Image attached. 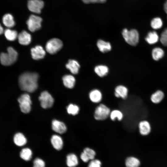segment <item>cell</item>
<instances>
[{"mask_svg": "<svg viewBox=\"0 0 167 167\" xmlns=\"http://www.w3.org/2000/svg\"><path fill=\"white\" fill-rule=\"evenodd\" d=\"M38 75L36 73L25 72L20 75L19 85L22 90L29 92L35 91L37 88Z\"/></svg>", "mask_w": 167, "mask_h": 167, "instance_id": "obj_1", "label": "cell"}, {"mask_svg": "<svg viewBox=\"0 0 167 167\" xmlns=\"http://www.w3.org/2000/svg\"><path fill=\"white\" fill-rule=\"evenodd\" d=\"M18 53L12 47H10L7 49V53H2L0 54V61L4 66H10L16 61Z\"/></svg>", "mask_w": 167, "mask_h": 167, "instance_id": "obj_2", "label": "cell"}, {"mask_svg": "<svg viewBox=\"0 0 167 167\" xmlns=\"http://www.w3.org/2000/svg\"><path fill=\"white\" fill-rule=\"evenodd\" d=\"M122 35L125 41L130 45L135 46L139 42V33L135 29L129 30L124 28L122 30Z\"/></svg>", "mask_w": 167, "mask_h": 167, "instance_id": "obj_3", "label": "cell"}, {"mask_svg": "<svg viewBox=\"0 0 167 167\" xmlns=\"http://www.w3.org/2000/svg\"><path fill=\"white\" fill-rule=\"evenodd\" d=\"M21 111L24 113H28L31 109L32 101L29 94L27 93L21 95L18 98Z\"/></svg>", "mask_w": 167, "mask_h": 167, "instance_id": "obj_4", "label": "cell"}, {"mask_svg": "<svg viewBox=\"0 0 167 167\" xmlns=\"http://www.w3.org/2000/svg\"><path fill=\"white\" fill-rule=\"evenodd\" d=\"M110 109L105 105L100 104L96 108L94 113V118L97 120H102L106 119L110 113Z\"/></svg>", "mask_w": 167, "mask_h": 167, "instance_id": "obj_5", "label": "cell"}, {"mask_svg": "<svg viewBox=\"0 0 167 167\" xmlns=\"http://www.w3.org/2000/svg\"><path fill=\"white\" fill-rule=\"evenodd\" d=\"M62 42L59 39L53 38L46 43L45 48L47 51L51 54H55L62 47Z\"/></svg>", "mask_w": 167, "mask_h": 167, "instance_id": "obj_6", "label": "cell"}, {"mask_svg": "<svg viewBox=\"0 0 167 167\" xmlns=\"http://www.w3.org/2000/svg\"><path fill=\"white\" fill-rule=\"evenodd\" d=\"M42 20L41 17L33 15H31L26 22L28 29L32 32L39 29L41 27Z\"/></svg>", "mask_w": 167, "mask_h": 167, "instance_id": "obj_7", "label": "cell"}, {"mask_svg": "<svg viewBox=\"0 0 167 167\" xmlns=\"http://www.w3.org/2000/svg\"><path fill=\"white\" fill-rule=\"evenodd\" d=\"M39 100L42 108L47 109L51 107L54 103V99L51 95L48 92L44 91L41 93Z\"/></svg>", "mask_w": 167, "mask_h": 167, "instance_id": "obj_8", "label": "cell"}, {"mask_svg": "<svg viewBox=\"0 0 167 167\" xmlns=\"http://www.w3.org/2000/svg\"><path fill=\"white\" fill-rule=\"evenodd\" d=\"M44 6V2L41 0H29L27 3L29 10L33 13L39 14Z\"/></svg>", "mask_w": 167, "mask_h": 167, "instance_id": "obj_9", "label": "cell"}, {"mask_svg": "<svg viewBox=\"0 0 167 167\" xmlns=\"http://www.w3.org/2000/svg\"><path fill=\"white\" fill-rule=\"evenodd\" d=\"M138 127L140 134L142 136L148 135L151 131V127L149 122L145 120H143L138 123Z\"/></svg>", "mask_w": 167, "mask_h": 167, "instance_id": "obj_10", "label": "cell"}, {"mask_svg": "<svg viewBox=\"0 0 167 167\" xmlns=\"http://www.w3.org/2000/svg\"><path fill=\"white\" fill-rule=\"evenodd\" d=\"M32 58L35 60L43 58L45 54V52L41 46L37 45L31 49Z\"/></svg>", "mask_w": 167, "mask_h": 167, "instance_id": "obj_11", "label": "cell"}, {"mask_svg": "<svg viewBox=\"0 0 167 167\" xmlns=\"http://www.w3.org/2000/svg\"><path fill=\"white\" fill-rule=\"evenodd\" d=\"M52 127L53 131L60 134L65 132L67 129L66 126L64 123L56 120H54L52 121Z\"/></svg>", "mask_w": 167, "mask_h": 167, "instance_id": "obj_12", "label": "cell"}, {"mask_svg": "<svg viewBox=\"0 0 167 167\" xmlns=\"http://www.w3.org/2000/svg\"><path fill=\"white\" fill-rule=\"evenodd\" d=\"M19 43L23 45H28L31 41V36L30 34L25 31H23L18 36Z\"/></svg>", "mask_w": 167, "mask_h": 167, "instance_id": "obj_13", "label": "cell"}, {"mask_svg": "<svg viewBox=\"0 0 167 167\" xmlns=\"http://www.w3.org/2000/svg\"><path fill=\"white\" fill-rule=\"evenodd\" d=\"M128 93L127 88L123 85H119L115 89L114 95L117 97L125 99L127 97Z\"/></svg>", "mask_w": 167, "mask_h": 167, "instance_id": "obj_14", "label": "cell"}, {"mask_svg": "<svg viewBox=\"0 0 167 167\" xmlns=\"http://www.w3.org/2000/svg\"><path fill=\"white\" fill-rule=\"evenodd\" d=\"M96 45L99 51L102 53H105L110 51L112 49L110 43L101 39L98 40Z\"/></svg>", "mask_w": 167, "mask_h": 167, "instance_id": "obj_15", "label": "cell"}, {"mask_svg": "<svg viewBox=\"0 0 167 167\" xmlns=\"http://www.w3.org/2000/svg\"><path fill=\"white\" fill-rule=\"evenodd\" d=\"M89 97L92 102L94 103H98L101 101L102 95L101 92L99 90L94 89L89 92Z\"/></svg>", "mask_w": 167, "mask_h": 167, "instance_id": "obj_16", "label": "cell"}, {"mask_svg": "<svg viewBox=\"0 0 167 167\" xmlns=\"http://www.w3.org/2000/svg\"><path fill=\"white\" fill-rule=\"evenodd\" d=\"M165 97L164 92L161 90H157L152 93L150 97L151 101L154 104L161 103Z\"/></svg>", "mask_w": 167, "mask_h": 167, "instance_id": "obj_17", "label": "cell"}, {"mask_svg": "<svg viewBox=\"0 0 167 167\" xmlns=\"http://www.w3.org/2000/svg\"><path fill=\"white\" fill-rule=\"evenodd\" d=\"M52 144L53 147L57 150H61L63 146V142L61 137L58 135H53L51 139Z\"/></svg>", "mask_w": 167, "mask_h": 167, "instance_id": "obj_18", "label": "cell"}, {"mask_svg": "<svg viewBox=\"0 0 167 167\" xmlns=\"http://www.w3.org/2000/svg\"><path fill=\"white\" fill-rule=\"evenodd\" d=\"M66 67L73 74H77L80 67L78 62L75 60L70 59L66 65Z\"/></svg>", "mask_w": 167, "mask_h": 167, "instance_id": "obj_19", "label": "cell"}, {"mask_svg": "<svg viewBox=\"0 0 167 167\" xmlns=\"http://www.w3.org/2000/svg\"><path fill=\"white\" fill-rule=\"evenodd\" d=\"M159 36L155 31L149 32L145 38V40L149 44L153 45L157 43L159 40Z\"/></svg>", "mask_w": 167, "mask_h": 167, "instance_id": "obj_20", "label": "cell"}, {"mask_svg": "<svg viewBox=\"0 0 167 167\" xmlns=\"http://www.w3.org/2000/svg\"><path fill=\"white\" fill-rule=\"evenodd\" d=\"M96 74L100 77H103L106 75L109 71L108 66L105 65H100L96 66L94 68Z\"/></svg>", "mask_w": 167, "mask_h": 167, "instance_id": "obj_21", "label": "cell"}, {"mask_svg": "<svg viewBox=\"0 0 167 167\" xmlns=\"http://www.w3.org/2000/svg\"><path fill=\"white\" fill-rule=\"evenodd\" d=\"M2 22L3 24L8 28H12L15 24L13 17L11 14L9 13L3 15L2 18Z\"/></svg>", "mask_w": 167, "mask_h": 167, "instance_id": "obj_22", "label": "cell"}, {"mask_svg": "<svg viewBox=\"0 0 167 167\" xmlns=\"http://www.w3.org/2000/svg\"><path fill=\"white\" fill-rule=\"evenodd\" d=\"M62 80L64 86L69 88H73L75 84V77L71 75H66L62 78Z\"/></svg>", "mask_w": 167, "mask_h": 167, "instance_id": "obj_23", "label": "cell"}, {"mask_svg": "<svg viewBox=\"0 0 167 167\" xmlns=\"http://www.w3.org/2000/svg\"><path fill=\"white\" fill-rule=\"evenodd\" d=\"M66 164L68 167H75L78 164L77 156L74 154L70 153L66 156Z\"/></svg>", "mask_w": 167, "mask_h": 167, "instance_id": "obj_24", "label": "cell"}, {"mask_svg": "<svg viewBox=\"0 0 167 167\" xmlns=\"http://www.w3.org/2000/svg\"><path fill=\"white\" fill-rule=\"evenodd\" d=\"M14 141L17 146H22L26 144L27 140L26 138L23 134L21 133H18L15 135Z\"/></svg>", "mask_w": 167, "mask_h": 167, "instance_id": "obj_25", "label": "cell"}, {"mask_svg": "<svg viewBox=\"0 0 167 167\" xmlns=\"http://www.w3.org/2000/svg\"><path fill=\"white\" fill-rule=\"evenodd\" d=\"M152 55L153 59L157 61L163 57L164 55V51L162 48L160 47H155L152 51Z\"/></svg>", "mask_w": 167, "mask_h": 167, "instance_id": "obj_26", "label": "cell"}, {"mask_svg": "<svg viewBox=\"0 0 167 167\" xmlns=\"http://www.w3.org/2000/svg\"><path fill=\"white\" fill-rule=\"evenodd\" d=\"M4 32L6 38L9 41H14L18 37L17 32L15 30L7 28L4 31Z\"/></svg>", "mask_w": 167, "mask_h": 167, "instance_id": "obj_27", "label": "cell"}, {"mask_svg": "<svg viewBox=\"0 0 167 167\" xmlns=\"http://www.w3.org/2000/svg\"><path fill=\"white\" fill-rule=\"evenodd\" d=\"M32 156V150L28 148L23 149L20 153V156L23 160L29 161L31 160Z\"/></svg>", "mask_w": 167, "mask_h": 167, "instance_id": "obj_28", "label": "cell"}, {"mask_svg": "<svg viewBox=\"0 0 167 167\" xmlns=\"http://www.w3.org/2000/svg\"><path fill=\"white\" fill-rule=\"evenodd\" d=\"M125 163L126 167H139L140 164L139 161L134 157L127 158Z\"/></svg>", "mask_w": 167, "mask_h": 167, "instance_id": "obj_29", "label": "cell"}, {"mask_svg": "<svg viewBox=\"0 0 167 167\" xmlns=\"http://www.w3.org/2000/svg\"><path fill=\"white\" fill-rule=\"evenodd\" d=\"M163 25V22L159 17L153 19L151 22V27L154 29H158L161 28Z\"/></svg>", "mask_w": 167, "mask_h": 167, "instance_id": "obj_30", "label": "cell"}, {"mask_svg": "<svg viewBox=\"0 0 167 167\" xmlns=\"http://www.w3.org/2000/svg\"><path fill=\"white\" fill-rule=\"evenodd\" d=\"M110 119L114 121L116 118L119 121H121L123 118V114L120 110L115 109L110 112L109 114Z\"/></svg>", "mask_w": 167, "mask_h": 167, "instance_id": "obj_31", "label": "cell"}, {"mask_svg": "<svg viewBox=\"0 0 167 167\" xmlns=\"http://www.w3.org/2000/svg\"><path fill=\"white\" fill-rule=\"evenodd\" d=\"M66 110L69 114L75 115L78 113L79 108L77 105L71 104L67 106Z\"/></svg>", "mask_w": 167, "mask_h": 167, "instance_id": "obj_32", "label": "cell"}, {"mask_svg": "<svg viewBox=\"0 0 167 167\" xmlns=\"http://www.w3.org/2000/svg\"><path fill=\"white\" fill-rule=\"evenodd\" d=\"M83 152L86 154L90 160L94 159L96 155L95 151L89 148H85L83 151Z\"/></svg>", "mask_w": 167, "mask_h": 167, "instance_id": "obj_33", "label": "cell"}, {"mask_svg": "<svg viewBox=\"0 0 167 167\" xmlns=\"http://www.w3.org/2000/svg\"><path fill=\"white\" fill-rule=\"evenodd\" d=\"M160 40L161 42L163 45L167 46V28L161 33Z\"/></svg>", "mask_w": 167, "mask_h": 167, "instance_id": "obj_34", "label": "cell"}, {"mask_svg": "<svg viewBox=\"0 0 167 167\" xmlns=\"http://www.w3.org/2000/svg\"><path fill=\"white\" fill-rule=\"evenodd\" d=\"M45 163L41 159L36 158L33 162V167H45Z\"/></svg>", "mask_w": 167, "mask_h": 167, "instance_id": "obj_35", "label": "cell"}, {"mask_svg": "<svg viewBox=\"0 0 167 167\" xmlns=\"http://www.w3.org/2000/svg\"><path fill=\"white\" fill-rule=\"evenodd\" d=\"M101 163L98 160H91L89 163L88 167H101Z\"/></svg>", "mask_w": 167, "mask_h": 167, "instance_id": "obj_36", "label": "cell"}, {"mask_svg": "<svg viewBox=\"0 0 167 167\" xmlns=\"http://www.w3.org/2000/svg\"><path fill=\"white\" fill-rule=\"evenodd\" d=\"M80 158L81 160L84 162H87L90 160L86 154L83 152L80 155Z\"/></svg>", "mask_w": 167, "mask_h": 167, "instance_id": "obj_37", "label": "cell"}, {"mask_svg": "<svg viewBox=\"0 0 167 167\" xmlns=\"http://www.w3.org/2000/svg\"><path fill=\"white\" fill-rule=\"evenodd\" d=\"M106 0H92V3H103L105 2Z\"/></svg>", "mask_w": 167, "mask_h": 167, "instance_id": "obj_38", "label": "cell"}, {"mask_svg": "<svg viewBox=\"0 0 167 167\" xmlns=\"http://www.w3.org/2000/svg\"><path fill=\"white\" fill-rule=\"evenodd\" d=\"M85 3L88 4L92 3V0H81Z\"/></svg>", "mask_w": 167, "mask_h": 167, "instance_id": "obj_39", "label": "cell"}, {"mask_svg": "<svg viewBox=\"0 0 167 167\" xmlns=\"http://www.w3.org/2000/svg\"><path fill=\"white\" fill-rule=\"evenodd\" d=\"M164 8L165 12L167 14V0L165 4Z\"/></svg>", "mask_w": 167, "mask_h": 167, "instance_id": "obj_40", "label": "cell"}, {"mask_svg": "<svg viewBox=\"0 0 167 167\" xmlns=\"http://www.w3.org/2000/svg\"><path fill=\"white\" fill-rule=\"evenodd\" d=\"M4 32L3 28L0 24V35L2 34Z\"/></svg>", "mask_w": 167, "mask_h": 167, "instance_id": "obj_41", "label": "cell"}]
</instances>
